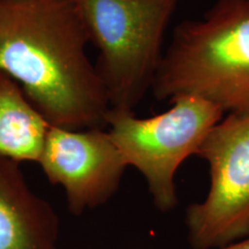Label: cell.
I'll use <instances>...</instances> for the list:
<instances>
[{
  "label": "cell",
  "instance_id": "3957f363",
  "mask_svg": "<svg viewBox=\"0 0 249 249\" xmlns=\"http://www.w3.org/2000/svg\"><path fill=\"white\" fill-rule=\"evenodd\" d=\"M111 110L134 111L154 85L179 0H76Z\"/></svg>",
  "mask_w": 249,
  "mask_h": 249
},
{
  "label": "cell",
  "instance_id": "52a82bcc",
  "mask_svg": "<svg viewBox=\"0 0 249 249\" xmlns=\"http://www.w3.org/2000/svg\"><path fill=\"white\" fill-rule=\"evenodd\" d=\"M60 222L37 195L20 163L0 156V249H59Z\"/></svg>",
  "mask_w": 249,
  "mask_h": 249
},
{
  "label": "cell",
  "instance_id": "5b68a950",
  "mask_svg": "<svg viewBox=\"0 0 249 249\" xmlns=\"http://www.w3.org/2000/svg\"><path fill=\"white\" fill-rule=\"evenodd\" d=\"M196 156L209 166L205 198L186 211L189 244L217 249L249 236V113H230L204 139Z\"/></svg>",
  "mask_w": 249,
  "mask_h": 249
},
{
  "label": "cell",
  "instance_id": "9c48e42d",
  "mask_svg": "<svg viewBox=\"0 0 249 249\" xmlns=\"http://www.w3.org/2000/svg\"><path fill=\"white\" fill-rule=\"evenodd\" d=\"M217 249H249V236Z\"/></svg>",
  "mask_w": 249,
  "mask_h": 249
},
{
  "label": "cell",
  "instance_id": "277c9868",
  "mask_svg": "<svg viewBox=\"0 0 249 249\" xmlns=\"http://www.w3.org/2000/svg\"><path fill=\"white\" fill-rule=\"evenodd\" d=\"M163 113L139 118L134 111L111 110L108 133L128 166L142 174L155 207L169 213L178 205L176 176L198 149L224 112L207 99L181 95Z\"/></svg>",
  "mask_w": 249,
  "mask_h": 249
},
{
  "label": "cell",
  "instance_id": "8992f818",
  "mask_svg": "<svg viewBox=\"0 0 249 249\" xmlns=\"http://www.w3.org/2000/svg\"><path fill=\"white\" fill-rule=\"evenodd\" d=\"M37 164L50 183L65 189L68 210L75 216L107 203L128 167L108 130L52 124Z\"/></svg>",
  "mask_w": 249,
  "mask_h": 249
},
{
  "label": "cell",
  "instance_id": "ba28073f",
  "mask_svg": "<svg viewBox=\"0 0 249 249\" xmlns=\"http://www.w3.org/2000/svg\"><path fill=\"white\" fill-rule=\"evenodd\" d=\"M49 127L20 85L0 71V156L38 163Z\"/></svg>",
  "mask_w": 249,
  "mask_h": 249
},
{
  "label": "cell",
  "instance_id": "7a4b0ae2",
  "mask_svg": "<svg viewBox=\"0 0 249 249\" xmlns=\"http://www.w3.org/2000/svg\"><path fill=\"white\" fill-rule=\"evenodd\" d=\"M151 91L160 102L194 95L249 113V0H216L174 28Z\"/></svg>",
  "mask_w": 249,
  "mask_h": 249
},
{
  "label": "cell",
  "instance_id": "6da1fadb",
  "mask_svg": "<svg viewBox=\"0 0 249 249\" xmlns=\"http://www.w3.org/2000/svg\"><path fill=\"white\" fill-rule=\"evenodd\" d=\"M76 0H0V71L52 126L105 128L110 103Z\"/></svg>",
  "mask_w": 249,
  "mask_h": 249
}]
</instances>
